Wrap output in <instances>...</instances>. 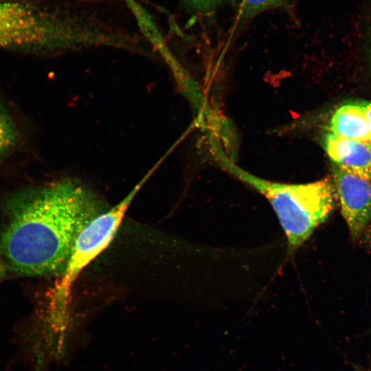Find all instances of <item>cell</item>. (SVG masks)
I'll return each instance as SVG.
<instances>
[{
  "label": "cell",
  "mask_w": 371,
  "mask_h": 371,
  "mask_svg": "<svg viewBox=\"0 0 371 371\" xmlns=\"http://www.w3.org/2000/svg\"><path fill=\"white\" fill-rule=\"evenodd\" d=\"M0 257L24 276H60L82 229L105 211L97 197L71 179L28 187L3 204Z\"/></svg>",
  "instance_id": "6da1fadb"
},
{
  "label": "cell",
  "mask_w": 371,
  "mask_h": 371,
  "mask_svg": "<svg viewBox=\"0 0 371 371\" xmlns=\"http://www.w3.org/2000/svg\"><path fill=\"white\" fill-rule=\"evenodd\" d=\"M122 25L117 0H78L71 8L56 9L0 1V48L50 54L113 46Z\"/></svg>",
  "instance_id": "7a4b0ae2"
},
{
  "label": "cell",
  "mask_w": 371,
  "mask_h": 371,
  "mask_svg": "<svg viewBox=\"0 0 371 371\" xmlns=\"http://www.w3.org/2000/svg\"><path fill=\"white\" fill-rule=\"evenodd\" d=\"M223 166L268 200L284 232L289 251L302 246L334 209L336 194L329 179L282 183L260 179L230 163L224 161Z\"/></svg>",
  "instance_id": "3957f363"
},
{
  "label": "cell",
  "mask_w": 371,
  "mask_h": 371,
  "mask_svg": "<svg viewBox=\"0 0 371 371\" xmlns=\"http://www.w3.org/2000/svg\"><path fill=\"white\" fill-rule=\"evenodd\" d=\"M141 185H137L117 204L97 216L80 232L66 269L55 283V309L60 312L65 309L71 287L79 274L111 243Z\"/></svg>",
  "instance_id": "277c9868"
},
{
  "label": "cell",
  "mask_w": 371,
  "mask_h": 371,
  "mask_svg": "<svg viewBox=\"0 0 371 371\" xmlns=\"http://www.w3.org/2000/svg\"><path fill=\"white\" fill-rule=\"evenodd\" d=\"M332 175L341 214L355 239L371 221V181L334 165Z\"/></svg>",
  "instance_id": "5b68a950"
},
{
  "label": "cell",
  "mask_w": 371,
  "mask_h": 371,
  "mask_svg": "<svg viewBox=\"0 0 371 371\" xmlns=\"http://www.w3.org/2000/svg\"><path fill=\"white\" fill-rule=\"evenodd\" d=\"M324 146L334 166L371 181V142L348 139L329 132L324 136Z\"/></svg>",
  "instance_id": "8992f818"
},
{
  "label": "cell",
  "mask_w": 371,
  "mask_h": 371,
  "mask_svg": "<svg viewBox=\"0 0 371 371\" xmlns=\"http://www.w3.org/2000/svg\"><path fill=\"white\" fill-rule=\"evenodd\" d=\"M330 133L345 139L371 142V131L359 102L342 104L333 114Z\"/></svg>",
  "instance_id": "52a82bcc"
},
{
  "label": "cell",
  "mask_w": 371,
  "mask_h": 371,
  "mask_svg": "<svg viewBox=\"0 0 371 371\" xmlns=\"http://www.w3.org/2000/svg\"><path fill=\"white\" fill-rule=\"evenodd\" d=\"M19 139V134L15 122L0 102V165L15 150Z\"/></svg>",
  "instance_id": "ba28073f"
},
{
  "label": "cell",
  "mask_w": 371,
  "mask_h": 371,
  "mask_svg": "<svg viewBox=\"0 0 371 371\" xmlns=\"http://www.w3.org/2000/svg\"><path fill=\"white\" fill-rule=\"evenodd\" d=\"M288 0H241L239 15L240 19H249L269 10L286 4Z\"/></svg>",
  "instance_id": "9c48e42d"
},
{
  "label": "cell",
  "mask_w": 371,
  "mask_h": 371,
  "mask_svg": "<svg viewBox=\"0 0 371 371\" xmlns=\"http://www.w3.org/2000/svg\"><path fill=\"white\" fill-rule=\"evenodd\" d=\"M227 0H179L181 6L190 13L207 15L214 12Z\"/></svg>",
  "instance_id": "30bf717a"
},
{
  "label": "cell",
  "mask_w": 371,
  "mask_h": 371,
  "mask_svg": "<svg viewBox=\"0 0 371 371\" xmlns=\"http://www.w3.org/2000/svg\"><path fill=\"white\" fill-rule=\"evenodd\" d=\"M361 106L365 112L370 131H371V102L370 101H360Z\"/></svg>",
  "instance_id": "8fae6325"
},
{
  "label": "cell",
  "mask_w": 371,
  "mask_h": 371,
  "mask_svg": "<svg viewBox=\"0 0 371 371\" xmlns=\"http://www.w3.org/2000/svg\"><path fill=\"white\" fill-rule=\"evenodd\" d=\"M8 271H9L7 268V266L5 265L2 258L0 257V282H1L5 279Z\"/></svg>",
  "instance_id": "7c38bea8"
},
{
  "label": "cell",
  "mask_w": 371,
  "mask_h": 371,
  "mask_svg": "<svg viewBox=\"0 0 371 371\" xmlns=\"http://www.w3.org/2000/svg\"><path fill=\"white\" fill-rule=\"evenodd\" d=\"M356 371H371V368H370V369H365V368L357 367V368H356Z\"/></svg>",
  "instance_id": "4fadbf2b"
},
{
  "label": "cell",
  "mask_w": 371,
  "mask_h": 371,
  "mask_svg": "<svg viewBox=\"0 0 371 371\" xmlns=\"http://www.w3.org/2000/svg\"><path fill=\"white\" fill-rule=\"evenodd\" d=\"M368 239L369 240V242L371 243V227L368 231Z\"/></svg>",
  "instance_id": "5bb4252c"
},
{
  "label": "cell",
  "mask_w": 371,
  "mask_h": 371,
  "mask_svg": "<svg viewBox=\"0 0 371 371\" xmlns=\"http://www.w3.org/2000/svg\"><path fill=\"white\" fill-rule=\"evenodd\" d=\"M0 1H3V0H0Z\"/></svg>",
  "instance_id": "9a60e30c"
}]
</instances>
